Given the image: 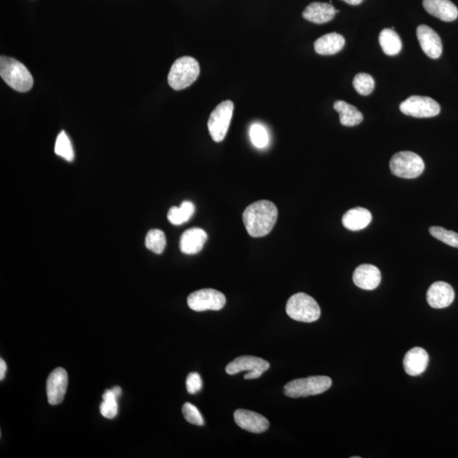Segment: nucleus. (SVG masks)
I'll list each match as a JSON object with an SVG mask.
<instances>
[{"label":"nucleus","mask_w":458,"mask_h":458,"mask_svg":"<svg viewBox=\"0 0 458 458\" xmlns=\"http://www.w3.org/2000/svg\"><path fill=\"white\" fill-rule=\"evenodd\" d=\"M332 386V379L327 376H311L297 379L288 383L283 392L291 398L323 394Z\"/></svg>","instance_id":"5"},{"label":"nucleus","mask_w":458,"mask_h":458,"mask_svg":"<svg viewBox=\"0 0 458 458\" xmlns=\"http://www.w3.org/2000/svg\"><path fill=\"white\" fill-rule=\"evenodd\" d=\"M208 234L206 231L198 228H194L185 231L180 238V250L186 255H194L200 252L203 249Z\"/></svg>","instance_id":"19"},{"label":"nucleus","mask_w":458,"mask_h":458,"mask_svg":"<svg viewBox=\"0 0 458 458\" xmlns=\"http://www.w3.org/2000/svg\"><path fill=\"white\" fill-rule=\"evenodd\" d=\"M190 309L196 311H219L224 307L226 297L222 292L204 289L193 292L187 299Z\"/></svg>","instance_id":"9"},{"label":"nucleus","mask_w":458,"mask_h":458,"mask_svg":"<svg viewBox=\"0 0 458 458\" xmlns=\"http://www.w3.org/2000/svg\"><path fill=\"white\" fill-rule=\"evenodd\" d=\"M197 60L190 56L178 58L173 64L168 74V83L174 90H182L192 85L200 75Z\"/></svg>","instance_id":"3"},{"label":"nucleus","mask_w":458,"mask_h":458,"mask_svg":"<svg viewBox=\"0 0 458 458\" xmlns=\"http://www.w3.org/2000/svg\"><path fill=\"white\" fill-rule=\"evenodd\" d=\"M55 151L56 155L67 161H72L74 159V151L66 132L62 131L58 135L55 142Z\"/></svg>","instance_id":"27"},{"label":"nucleus","mask_w":458,"mask_h":458,"mask_svg":"<svg viewBox=\"0 0 458 458\" xmlns=\"http://www.w3.org/2000/svg\"><path fill=\"white\" fill-rule=\"evenodd\" d=\"M112 391L116 396V398L119 399L121 394V389L119 386H115L112 389Z\"/></svg>","instance_id":"35"},{"label":"nucleus","mask_w":458,"mask_h":458,"mask_svg":"<svg viewBox=\"0 0 458 458\" xmlns=\"http://www.w3.org/2000/svg\"><path fill=\"white\" fill-rule=\"evenodd\" d=\"M186 387L189 394H196L202 389V380L197 372H190L186 379Z\"/></svg>","instance_id":"32"},{"label":"nucleus","mask_w":458,"mask_h":458,"mask_svg":"<svg viewBox=\"0 0 458 458\" xmlns=\"http://www.w3.org/2000/svg\"><path fill=\"white\" fill-rule=\"evenodd\" d=\"M424 162L419 155L410 151H401L393 156L390 162L391 171L394 175L416 178L424 171Z\"/></svg>","instance_id":"6"},{"label":"nucleus","mask_w":458,"mask_h":458,"mask_svg":"<svg viewBox=\"0 0 458 458\" xmlns=\"http://www.w3.org/2000/svg\"><path fill=\"white\" fill-rule=\"evenodd\" d=\"M167 245V238L161 229L149 230L145 237V246L156 254H161Z\"/></svg>","instance_id":"25"},{"label":"nucleus","mask_w":458,"mask_h":458,"mask_svg":"<svg viewBox=\"0 0 458 458\" xmlns=\"http://www.w3.org/2000/svg\"><path fill=\"white\" fill-rule=\"evenodd\" d=\"M346 44V40L337 32H331L316 40L314 50L318 55H332L337 54Z\"/></svg>","instance_id":"20"},{"label":"nucleus","mask_w":458,"mask_h":458,"mask_svg":"<svg viewBox=\"0 0 458 458\" xmlns=\"http://www.w3.org/2000/svg\"><path fill=\"white\" fill-rule=\"evenodd\" d=\"M182 415H184L186 421L189 423L197 425V426H203L204 419L200 411L196 406L189 403H186L182 406Z\"/></svg>","instance_id":"31"},{"label":"nucleus","mask_w":458,"mask_h":458,"mask_svg":"<svg viewBox=\"0 0 458 458\" xmlns=\"http://www.w3.org/2000/svg\"><path fill=\"white\" fill-rule=\"evenodd\" d=\"M250 140L255 147L264 149L269 144V135L267 129L261 124H253L250 128Z\"/></svg>","instance_id":"29"},{"label":"nucleus","mask_w":458,"mask_h":458,"mask_svg":"<svg viewBox=\"0 0 458 458\" xmlns=\"http://www.w3.org/2000/svg\"><path fill=\"white\" fill-rule=\"evenodd\" d=\"M379 41L384 54L390 56L398 55L403 47L400 36L389 28L380 32Z\"/></svg>","instance_id":"23"},{"label":"nucleus","mask_w":458,"mask_h":458,"mask_svg":"<svg viewBox=\"0 0 458 458\" xmlns=\"http://www.w3.org/2000/svg\"><path fill=\"white\" fill-rule=\"evenodd\" d=\"M68 386L67 372L62 368H55L47 379L46 391L48 403L55 406L62 403Z\"/></svg>","instance_id":"11"},{"label":"nucleus","mask_w":458,"mask_h":458,"mask_svg":"<svg viewBox=\"0 0 458 458\" xmlns=\"http://www.w3.org/2000/svg\"><path fill=\"white\" fill-rule=\"evenodd\" d=\"M7 370V365L2 358L0 359V379H5L6 372Z\"/></svg>","instance_id":"33"},{"label":"nucleus","mask_w":458,"mask_h":458,"mask_svg":"<svg viewBox=\"0 0 458 458\" xmlns=\"http://www.w3.org/2000/svg\"><path fill=\"white\" fill-rule=\"evenodd\" d=\"M0 76L15 91L25 93L34 86V79L25 65L7 56L0 58Z\"/></svg>","instance_id":"2"},{"label":"nucleus","mask_w":458,"mask_h":458,"mask_svg":"<svg viewBox=\"0 0 458 458\" xmlns=\"http://www.w3.org/2000/svg\"><path fill=\"white\" fill-rule=\"evenodd\" d=\"M429 360L427 351L423 348H412L404 356L403 366L405 372L410 376L422 375L427 370Z\"/></svg>","instance_id":"17"},{"label":"nucleus","mask_w":458,"mask_h":458,"mask_svg":"<svg viewBox=\"0 0 458 458\" xmlns=\"http://www.w3.org/2000/svg\"><path fill=\"white\" fill-rule=\"evenodd\" d=\"M424 10L443 22H453L458 18V10L450 0H424Z\"/></svg>","instance_id":"16"},{"label":"nucleus","mask_w":458,"mask_h":458,"mask_svg":"<svg viewBox=\"0 0 458 458\" xmlns=\"http://www.w3.org/2000/svg\"><path fill=\"white\" fill-rule=\"evenodd\" d=\"M270 364L266 360L253 356H242L235 358L226 367L227 374L237 375L243 371H249L244 376L245 379L260 378L263 372L269 370Z\"/></svg>","instance_id":"10"},{"label":"nucleus","mask_w":458,"mask_h":458,"mask_svg":"<svg viewBox=\"0 0 458 458\" xmlns=\"http://www.w3.org/2000/svg\"><path fill=\"white\" fill-rule=\"evenodd\" d=\"M429 233H431L433 237L437 238V240L458 249L457 233L441 228V227H431V228L429 229Z\"/></svg>","instance_id":"30"},{"label":"nucleus","mask_w":458,"mask_h":458,"mask_svg":"<svg viewBox=\"0 0 458 458\" xmlns=\"http://www.w3.org/2000/svg\"><path fill=\"white\" fill-rule=\"evenodd\" d=\"M353 281L360 289L374 290L381 282L380 271L374 265H361L354 271Z\"/></svg>","instance_id":"15"},{"label":"nucleus","mask_w":458,"mask_h":458,"mask_svg":"<svg viewBox=\"0 0 458 458\" xmlns=\"http://www.w3.org/2000/svg\"><path fill=\"white\" fill-rule=\"evenodd\" d=\"M278 209L273 202L259 201L246 208L243 221L247 232L253 238L264 237L276 224Z\"/></svg>","instance_id":"1"},{"label":"nucleus","mask_w":458,"mask_h":458,"mask_svg":"<svg viewBox=\"0 0 458 458\" xmlns=\"http://www.w3.org/2000/svg\"><path fill=\"white\" fill-rule=\"evenodd\" d=\"M400 112L416 119H429L440 114V105L429 97L411 96L400 105Z\"/></svg>","instance_id":"8"},{"label":"nucleus","mask_w":458,"mask_h":458,"mask_svg":"<svg viewBox=\"0 0 458 458\" xmlns=\"http://www.w3.org/2000/svg\"><path fill=\"white\" fill-rule=\"evenodd\" d=\"M454 299H455V292L447 283H433L427 292L429 305L436 309H443L449 307Z\"/></svg>","instance_id":"14"},{"label":"nucleus","mask_w":458,"mask_h":458,"mask_svg":"<svg viewBox=\"0 0 458 458\" xmlns=\"http://www.w3.org/2000/svg\"><path fill=\"white\" fill-rule=\"evenodd\" d=\"M339 12L331 4L314 2L304 10L302 15L307 21L323 24L332 21Z\"/></svg>","instance_id":"18"},{"label":"nucleus","mask_w":458,"mask_h":458,"mask_svg":"<svg viewBox=\"0 0 458 458\" xmlns=\"http://www.w3.org/2000/svg\"><path fill=\"white\" fill-rule=\"evenodd\" d=\"M196 208L192 202L184 201L180 206H173L169 210L168 218L173 225H181L192 217Z\"/></svg>","instance_id":"24"},{"label":"nucleus","mask_w":458,"mask_h":458,"mask_svg":"<svg viewBox=\"0 0 458 458\" xmlns=\"http://www.w3.org/2000/svg\"><path fill=\"white\" fill-rule=\"evenodd\" d=\"M375 79L368 73H358L353 80V87L361 95H370L374 91Z\"/></svg>","instance_id":"28"},{"label":"nucleus","mask_w":458,"mask_h":458,"mask_svg":"<svg viewBox=\"0 0 458 458\" xmlns=\"http://www.w3.org/2000/svg\"><path fill=\"white\" fill-rule=\"evenodd\" d=\"M417 36L420 46L429 58L438 59L443 55V42L437 32L426 25L417 28Z\"/></svg>","instance_id":"12"},{"label":"nucleus","mask_w":458,"mask_h":458,"mask_svg":"<svg viewBox=\"0 0 458 458\" xmlns=\"http://www.w3.org/2000/svg\"><path fill=\"white\" fill-rule=\"evenodd\" d=\"M234 105L231 100H226L215 108L208 120V130L213 141L222 142L225 139L232 120Z\"/></svg>","instance_id":"7"},{"label":"nucleus","mask_w":458,"mask_h":458,"mask_svg":"<svg viewBox=\"0 0 458 458\" xmlns=\"http://www.w3.org/2000/svg\"><path fill=\"white\" fill-rule=\"evenodd\" d=\"M334 108L339 113L340 123L346 127H355L363 120L362 113L354 105L348 104L346 101H335Z\"/></svg>","instance_id":"22"},{"label":"nucleus","mask_w":458,"mask_h":458,"mask_svg":"<svg viewBox=\"0 0 458 458\" xmlns=\"http://www.w3.org/2000/svg\"><path fill=\"white\" fill-rule=\"evenodd\" d=\"M100 410L101 415L109 419H114L119 413L117 398L112 390L105 391L104 393L103 403L100 405Z\"/></svg>","instance_id":"26"},{"label":"nucleus","mask_w":458,"mask_h":458,"mask_svg":"<svg viewBox=\"0 0 458 458\" xmlns=\"http://www.w3.org/2000/svg\"><path fill=\"white\" fill-rule=\"evenodd\" d=\"M342 1L349 4L351 6H358L362 4L363 0H342Z\"/></svg>","instance_id":"34"},{"label":"nucleus","mask_w":458,"mask_h":458,"mask_svg":"<svg viewBox=\"0 0 458 458\" xmlns=\"http://www.w3.org/2000/svg\"><path fill=\"white\" fill-rule=\"evenodd\" d=\"M370 210L363 208H356L348 210L344 215L342 224L344 228L351 231H359L367 228L372 221Z\"/></svg>","instance_id":"21"},{"label":"nucleus","mask_w":458,"mask_h":458,"mask_svg":"<svg viewBox=\"0 0 458 458\" xmlns=\"http://www.w3.org/2000/svg\"><path fill=\"white\" fill-rule=\"evenodd\" d=\"M234 417L238 426L251 433H261L269 428V421L257 412L238 409L234 412Z\"/></svg>","instance_id":"13"},{"label":"nucleus","mask_w":458,"mask_h":458,"mask_svg":"<svg viewBox=\"0 0 458 458\" xmlns=\"http://www.w3.org/2000/svg\"><path fill=\"white\" fill-rule=\"evenodd\" d=\"M286 313L295 321L313 323L319 319L321 309L317 302L305 293H297L286 304Z\"/></svg>","instance_id":"4"}]
</instances>
